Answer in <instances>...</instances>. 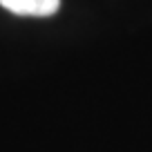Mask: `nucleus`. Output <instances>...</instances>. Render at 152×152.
<instances>
[{
  "instance_id": "nucleus-1",
  "label": "nucleus",
  "mask_w": 152,
  "mask_h": 152,
  "mask_svg": "<svg viewBox=\"0 0 152 152\" xmlns=\"http://www.w3.org/2000/svg\"><path fill=\"white\" fill-rule=\"evenodd\" d=\"M0 7L25 18H47L58 11L61 0H0Z\"/></svg>"
}]
</instances>
